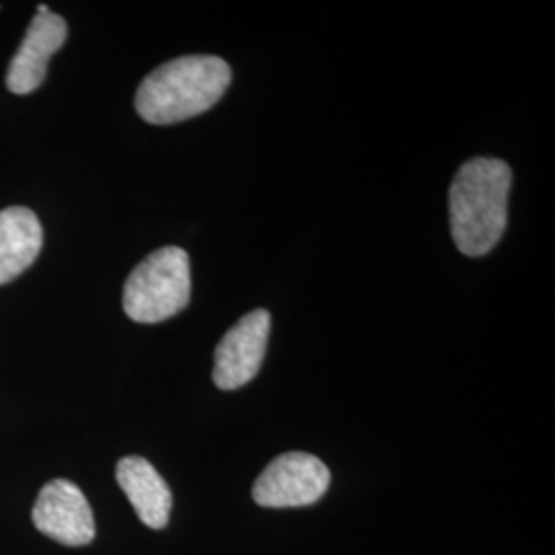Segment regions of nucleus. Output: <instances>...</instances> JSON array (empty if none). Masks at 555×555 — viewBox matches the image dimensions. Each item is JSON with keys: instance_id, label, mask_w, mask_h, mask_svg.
Returning <instances> with one entry per match:
<instances>
[{"instance_id": "1", "label": "nucleus", "mask_w": 555, "mask_h": 555, "mask_svg": "<svg viewBox=\"0 0 555 555\" xmlns=\"http://www.w3.org/2000/svg\"><path fill=\"white\" fill-rule=\"evenodd\" d=\"M511 167L500 159L476 157L459 167L449 192L451 233L456 249L469 258L492 251L506 231Z\"/></svg>"}, {"instance_id": "2", "label": "nucleus", "mask_w": 555, "mask_h": 555, "mask_svg": "<svg viewBox=\"0 0 555 555\" xmlns=\"http://www.w3.org/2000/svg\"><path fill=\"white\" fill-rule=\"evenodd\" d=\"M229 85L231 68L219 56H181L165 62L140 82L134 105L149 124H178L208 112Z\"/></svg>"}, {"instance_id": "3", "label": "nucleus", "mask_w": 555, "mask_h": 555, "mask_svg": "<svg viewBox=\"0 0 555 555\" xmlns=\"http://www.w3.org/2000/svg\"><path fill=\"white\" fill-rule=\"evenodd\" d=\"M192 293L190 258L179 247H163L140 261L124 286V311L137 323H160L181 313Z\"/></svg>"}, {"instance_id": "4", "label": "nucleus", "mask_w": 555, "mask_h": 555, "mask_svg": "<svg viewBox=\"0 0 555 555\" xmlns=\"http://www.w3.org/2000/svg\"><path fill=\"white\" fill-rule=\"evenodd\" d=\"M330 469L309 453L276 456L258 477L254 500L263 508H298L315 504L330 488Z\"/></svg>"}, {"instance_id": "5", "label": "nucleus", "mask_w": 555, "mask_h": 555, "mask_svg": "<svg viewBox=\"0 0 555 555\" xmlns=\"http://www.w3.org/2000/svg\"><path fill=\"white\" fill-rule=\"evenodd\" d=\"M272 319L266 309H256L238 319L224 334L215 352L212 378L222 391H233L254 380L266 357Z\"/></svg>"}, {"instance_id": "6", "label": "nucleus", "mask_w": 555, "mask_h": 555, "mask_svg": "<svg viewBox=\"0 0 555 555\" xmlns=\"http://www.w3.org/2000/svg\"><path fill=\"white\" fill-rule=\"evenodd\" d=\"M31 518L40 533L68 547L89 545L95 537V518L87 498L66 479L41 488Z\"/></svg>"}, {"instance_id": "7", "label": "nucleus", "mask_w": 555, "mask_h": 555, "mask_svg": "<svg viewBox=\"0 0 555 555\" xmlns=\"http://www.w3.org/2000/svg\"><path fill=\"white\" fill-rule=\"evenodd\" d=\"M68 36V25L56 13H43L36 15L25 38L21 41L17 54L9 64L7 73V87L15 95H29L40 87L46 73L48 62L64 46Z\"/></svg>"}, {"instance_id": "8", "label": "nucleus", "mask_w": 555, "mask_h": 555, "mask_svg": "<svg viewBox=\"0 0 555 555\" xmlns=\"http://www.w3.org/2000/svg\"><path fill=\"white\" fill-rule=\"evenodd\" d=\"M116 479L146 527H167L173 504L171 490L146 459L124 456L116 467Z\"/></svg>"}, {"instance_id": "9", "label": "nucleus", "mask_w": 555, "mask_h": 555, "mask_svg": "<svg viewBox=\"0 0 555 555\" xmlns=\"http://www.w3.org/2000/svg\"><path fill=\"white\" fill-rule=\"evenodd\" d=\"M43 229L34 210L9 206L0 210V286L21 276L40 256Z\"/></svg>"}]
</instances>
